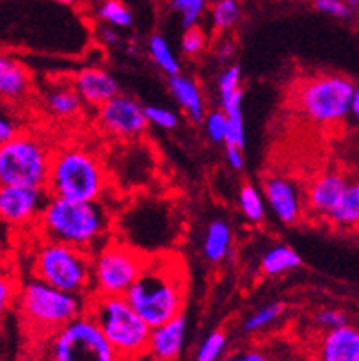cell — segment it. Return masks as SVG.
I'll return each instance as SVG.
<instances>
[{"instance_id":"cell-1","label":"cell","mask_w":359,"mask_h":361,"mask_svg":"<svg viewBox=\"0 0 359 361\" xmlns=\"http://www.w3.org/2000/svg\"><path fill=\"white\" fill-rule=\"evenodd\" d=\"M189 275L178 253H147L145 264L125 299L150 329L183 314Z\"/></svg>"},{"instance_id":"cell-2","label":"cell","mask_w":359,"mask_h":361,"mask_svg":"<svg viewBox=\"0 0 359 361\" xmlns=\"http://www.w3.org/2000/svg\"><path fill=\"white\" fill-rule=\"evenodd\" d=\"M37 224L42 238L75 246L92 255L109 240L110 216L101 200L46 198Z\"/></svg>"},{"instance_id":"cell-3","label":"cell","mask_w":359,"mask_h":361,"mask_svg":"<svg viewBox=\"0 0 359 361\" xmlns=\"http://www.w3.org/2000/svg\"><path fill=\"white\" fill-rule=\"evenodd\" d=\"M109 188V174L94 152L79 145L59 147L54 151L46 180L50 197L68 200H101Z\"/></svg>"},{"instance_id":"cell-4","label":"cell","mask_w":359,"mask_h":361,"mask_svg":"<svg viewBox=\"0 0 359 361\" xmlns=\"http://www.w3.org/2000/svg\"><path fill=\"white\" fill-rule=\"evenodd\" d=\"M85 314L99 326L101 334L121 361H132L147 354L150 326L130 307L125 295L92 292L85 299Z\"/></svg>"},{"instance_id":"cell-5","label":"cell","mask_w":359,"mask_h":361,"mask_svg":"<svg viewBox=\"0 0 359 361\" xmlns=\"http://www.w3.org/2000/svg\"><path fill=\"white\" fill-rule=\"evenodd\" d=\"M35 361H121L85 312L37 338Z\"/></svg>"},{"instance_id":"cell-6","label":"cell","mask_w":359,"mask_h":361,"mask_svg":"<svg viewBox=\"0 0 359 361\" xmlns=\"http://www.w3.org/2000/svg\"><path fill=\"white\" fill-rule=\"evenodd\" d=\"M35 279L63 292L87 298L92 293V255L75 246L41 238L33 252Z\"/></svg>"},{"instance_id":"cell-7","label":"cell","mask_w":359,"mask_h":361,"mask_svg":"<svg viewBox=\"0 0 359 361\" xmlns=\"http://www.w3.org/2000/svg\"><path fill=\"white\" fill-rule=\"evenodd\" d=\"M83 295L57 290L50 284L32 277L20 286L17 293L18 308L26 325L37 336H44L81 316L85 312Z\"/></svg>"},{"instance_id":"cell-8","label":"cell","mask_w":359,"mask_h":361,"mask_svg":"<svg viewBox=\"0 0 359 361\" xmlns=\"http://www.w3.org/2000/svg\"><path fill=\"white\" fill-rule=\"evenodd\" d=\"M355 82L341 73H321L306 79L297 90V110L315 125L343 123L351 116Z\"/></svg>"},{"instance_id":"cell-9","label":"cell","mask_w":359,"mask_h":361,"mask_svg":"<svg viewBox=\"0 0 359 361\" xmlns=\"http://www.w3.org/2000/svg\"><path fill=\"white\" fill-rule=\"evenodd\" d=\"M51 154L44 137L17 133L0 143V183L44 189Z\"/></svg>"},{"instance_id":"cell-10","label":"cell","mask_w":359,"mask_h":361,"mask_svg":"<svg viewBox=\"0 0 359 361\" xmlns=\"http://www.w3.org/2000/svg\"><path fill=\"white\" fill-rule=\"evenodd\" d=\"M147 253L109 238L92 253V292L101 295H125L145 264Z\"/></svg>"},{"instance_id":"cell-11","label":"cell","mask_w":359,"mask_h":361,"mask_svg":"<svg viewBox=\"0 0 359 361\" xmlns=\"http://www.w3.org/2000/svg\"><path fill=\"white\" fill-rule=\"evenodd\" d=\"M97 121L105 133L116 137H138L149 125L143 106L136 99L121 94L97 106Z\"/></svg>"},{"instance_id":"cell-12","label":"cell","mask_w":359,"mask_h":361,"mask_svg":"<svg viewBox=\"0 0 359 361\" xmlns=\"http://www.w3.org/2000/svg\"><path fill=\"white\" fill-rule=\"evenodd\" d=\"M264 197L273 215L282 224H297L305 215V192L299 183L286 174H269L264 178Z\"/></svg>"},{"instance_id":"cell-13","label":"cell","mask_w":359,"mask_h":361,"mask_svg":"<svg viewBox=\"0 0 359 361\" xmlns=\"http://www.w3.org/2000/svg\"><path fill=\"white\" fill-rule=\"evenodd\" d=\"M48 192L42 188L0 183V219L9 224H30L37 220Z\"/></svg>"},{"instance_id":"cell-14","label":"cell","mask_w":359,"mask_h":361,"mask_svg":"<svg viewBox=\"0 0 359 361\" xmlns=\"http://www.w3.org/2000/svg\"><path fill=\"white\" fill-rule=\"evenodd\" d=\"M348 182L351 180L341 171H324L315 176L305 192V211L315 219L327 220Z\"/></svg>"},{"instance_id":"cell-15","label":"cell","mask_w":359,"mask_h":361,"mask_svg":"<svg viewBox=\"0 0 359 361\" xmlns=\"http://www.w3.org/2000/svg\"><path fill=\"white\" fill-rule=\"evenodd\" d=\"M70 82L83 103L90 106H101L119 94V85L114 75L99 66L81 68L70 79Z\"/></svg>"},{"instance_id":"cell-16","label":"cell","mask_w":359,"mask_h":361,"mask_svg":"<svg viewBox=\"0 0 359 361\" xmlns=\"http://www.w3.org/2000/svg\"><path fill=\"white\" fill-rule=\"evenodd\" d=\"M187 334V321L183 314L165 321L164 325L150 329L147 353L158 361H174L183 348Z\"/></svg>"},{"instance_id":"cell-17","label":"cell","mask_w":359,"mask_h":361,"mask_svg":"<svg viewBox=\"0 0 359 361\" xmlns=\"http://www.w3.org/2000/svg\"><path fill=\"white\" fill-rule=\"evenodd\" d=\"M315 361H359V332L348 323L323 332Z\"/></svg>"},{"instance_id":"cell-18","label":"cell","mask_w":359,"mask_h":361,"mask_svg":"<svg viewBox=\"0 0 359 361\" xmlns=\"http://www.w3.org/2000/svg\"><path fill=\"white\" fill-rule=\"evenodd\" d=\"M32 90V73L23 63L0 51V99L20 101Z\"/></svg>"},{"instance_id":"cell-19","label":"cell","mask_w":359,"mask_h":361,"mask_svg":"<svg viewBox=\"0 0 359 361\" xmlns=\"http://www.w3.org/2000/svg\"><path fill=\"white\" fill-rule=\"evenodd\" d=\"M169 90L178 101V105L182 106L187 118L195 121V123H202L204 116L207 114L205 110V101L202 96V90L198 87V82L193 78H187L182 73L176 75H169Z\"/></svg>"},{"instance_id":"cell-20","label":"cell","mask_w":359,"mask_h":361,"mask_svg":"<svg viewBox=\"0 0 359 361\" xmlns=\"http://www.w3.org/2000/svg\"><path fill=\"white\" fill-rule=\"evenodd\" d=\"M44 109L57 119H73L81 112L83 101L73 90L72 82H57L46 90Z\"/></svg>"},{"instance_id":"cell-21","label":"cell","mask_w":359,"mask_h":361,"mask_svg":"<svg viewBox=\"0 0 359 361\" xmlns=\"http://www.w3.org/2000/svg\"><path fill=\"white\" fill-rule=\"evenodd\" d=\"M359 220V185L358 182H348L341 192L336 206L330 209L327 222L339 229H355Z\"/></svg>"},{"instance_id":"cell-22","label":"cell","mask_w":359,"mask_h":361,"mask_svg":"<svg viewBox=\"0 0 359 361\" xmlns=\"http://www.w3.org/2000/svg\"><path fill=\"white\" fill-rule=\"evenodd\" d=\"M233 235L231 228L226 220L217 219L213 220L207 229H205L204 237V255L209 262H222L229 255L231 250Z\"/></svg>"},{"instance_id":"cell-23","label":"cell","mask_w":359,"mask_h":361,"mask_svg":"<svg viewBox=\"0 0 359 361\" xmlns=\"http://www.w3.org/2000/svg\"><path fill=\"white\" fill-rule=\"evenodd\" d=\"M300 264L303 261H300L299 253L286 244H277V246L269 247L260 261V268L266 275H282L296 270Z\"/></svg>"},{"instance_id":"cell-24","label":"cell","mask_w":359,"mask_h":361,"mask_svg":"<svg viewBox=\"0 0 359 361\" xmlns=\"http://www.w3.org/2000/svg\"><path fill=\"white\" fill-rule=\"evenodd\" d=\"M147 48H149V54L152 57V61L167 75H176V73H180V63H178L176 55L173 54L165 37L158 35V33L150 35L149 42H147Z\"/></svg>"},{"instance_id":"cell-25","label":"cell","mask_w":359,"mask_h":361,"mask_svg":"<svg viewBox=\"0 0 359 361\" xmlns=\"http://www.w3.org/2000/svg\"><path fill=\"white\" fill-rule=\"evenodd\" d=\"M238 206H241L242 215L250 220V222H253V224L262 222L264 216H266L262 195L251 183H244L241 191H238Z\"/></svg>"},{"instance_id":"cell-26","label":"cell","mask_w":359,"mask_h":361,"mask_svg":"<svg viewBox=\"0 0 359 361\" xmlns=\"http://www.w3.org/2000/svg\"><path fill=\"white\" fill-rule=\"evenodd\" d=\"M97 15L103 23L114 27H130L132 20H134L130 9L119 0H103L97 9Z\"/></svg>"},{"instance_id":"cell-27","label":"cell","mask_w":359,"mask_h":361,"mask_svg":"<svg viewBox=\"0 0 359 361\" xmlns=\"http://www.w3.org/2000/svg\"><path fill=\"white\" fill-rule=\"evenodd\" d=\"M211 18L217 30L224 32L238 23L241 18V4L238 0H217L211 9Z\"/></svg>"},{"instance_id":"cell-28","label":"cell","mask_w":359,"mask_h":361,"mask_svg":"<svg viewBox=\"0 0 359 361\" xmlns=\"http://www.w3.org/2000/svg\"><path fill=\"white\" fill-rule=\"evenodd\" d=\"M284 314V305L281 302H269V305H264L262 308H259L257 312H253L244 323L245 332H259V330L268 329L272 323L279 319V317Z\"/></svg>"},{"instance_id":"cell-29","label":"cell","mask_w":359,"mask_h":361,"mask_svg":"<svg viewBox=\"0 0 359 361\" xmlns=\"http://www.w3.org/2000/svg\"><path fill=\"white\" fill-rule=\"evenodd\" d=\"M171 6L174 11L182 15L183 27H191L196 26L205 13L207 0H171Z\"/></svg>"},{"instance_id":"cell-30","label":"cell","mask_w":359,"mask_h":361,"mask_svg":"<svg viewBox=\"0 0 359 361\" xmlns=\"http://www.w3.org/2000/svg\"><path fill=\"white\" fill-rule=\"evenodd\" d=\"M226 343H228V338L222 330H214L213 334L204 339V343L198 348L196 361H219L222 357Z\"/></svg>"},{"instance_id":"cell-31","label":"cell","mask_w":359,"mask_h":361,"mask_svg":"<svg viewBox=\"0 0 359 361\" xmlns=\"http://www.w3.org/2000/svg\"><path fill=\"white\" fill-rule=\"evenodd\" d=\"M143 114H145L147 123L164 128V130H173L178 125L176 112H173L171 109H165V106L147 105L143 106Z\"/></svg>"},{"instance_id":"cell-32","label":"cell","mask_w":359,"mask_h":361,"mask_svg":"<svg viewBox=\"0 0 359 361\" xmlns=\"http://www.w3.org/2000/svg\"><path fill=\"white\" fill-rule=\"evenodd\" d=\"M205 133L213 143L226 142V133H228V119L222 110H211L209 114L204 116Z\"/></svg>"},{"instance_id":"cell-33","label":"cell","mask_w":359,"mask_h":361,"mask_svg":"<svg viewBox=\"0 0 359 361\" xmlns=\"http://www.w3.org/2000/svg\"><path fill=\"white\" fill-rule=\"evenodd\" d=\"M17 283L8 271L0 270V319L9 312V308L13 307V302L17 301Z\"/></svg>"},{"instance_id":"cell-34","label":"cell","mask_w":359,"mask_h":361,"mask_svg":"<svg viewBox=\"0 0 359 361\" xmlns=\"http://www.w3.org/2000/svg\"><path fill=\"white\" fill-rule=\"evenodd\" d=\"M205 42H207V37H205L204 30L198 24L185 27V33L182 37V51L187 57H196V55L204 51Z\"/></svg>"},{"instance_id":"cell-35","label":"cell","mask_w":359,"mask_h":361,"mask_svg":"<svg viewBox=\"0 0 359 361\" xmlns=\"http://www.w3.org/2000/svg\"><path fill=\"white\" fill-rule=\"evenodd\" d=\"M315 323L327 332V330H334L339 329V326L348 325L351 321H348L346 312L341 310V308H323V310L317 312Z\"/></svg>"},{"instance_id":"cell-36","label":"cell","mask_w":359,"mask_h":361,"mask_svg":"<svg viewBox=\"0 0 359 361\" xmlns=\"http://www.w3.org/2000/svg\"><path fill=\"white\" fill-rule=\"evenodd\" d=\"M314 6L317 11L330 17L343 18V20H348L352 17V8L345 0H315Z\"/></svg>"},{"instance_id":"cell-37","label":"cell","mask_w":359,"mask_h":361,"mask_svg":"<svg viewBox=\"0 0 359 361\" xmlns=\"http://www.w3.org/2000/svg\"><path fill=\"white\" fill-rule=\"evenodd\" d=\"M219 361H275L268 353H264L257 347H244L237 348V350H231L229 354H226L224 357H220Z\"/></svg>"},{"instance_id":"cell-38","label":"cell","mask_w":359,"mask_h":361,"mask_svg":"<svg viewBox=\"0 0 359 361\" xmlns=\"http://www.w3.org/2000/svg\"><path fill=\"white\" fill-rule=\"evenodd\" d=\"M15 134H17V125H15V121L6 112L0 110V143H4L6 140H9Z\"/></svg>"},{"instance_id":"cell-39","label":"cell","mask_w":359,"mask_h":361,"mask_svg":"<svg viewBox=\"0 0 359 361\" xmlns=\"http://www.w3.org/2000/svg\"><path fill=\"white\" fill-rule=\"evenodd\" d=\"M226 160L235 171H241L244 167V152L238 147L226 145Z\"/></svg>"},{"instance_id":"cell-40","label":"cell","mask_w":359,"mask_h":361,"mask_svg":"<svg viewBox=\"0 0 359 361\" xmlns=\"http://www.w3.org/2000/svg\"><path fill=\"white\" fill-rule=\"evenodd\" d=\"M101 35H103V39H105L107 44H118L119 42V37L118 33L112 30V27H103V32H101Z\"/></svg>"},{"instance_id":"cell-41","label":"cell","mask_w":359,"mask_h":361,"mask_svg":"<svg viewBox=\"0 0 359 361\" xmlns=\"http://www.w3.org/2000/svg\"><path fill=\"white\" fill-rule=\"evenodd\" d=\"M235 54V48H233V44H224L222 48H220L219 50V57H220V61H222V63H226V61H229L231 59V55Z\"/></svg>"},{"instance_id":"cell-42","label":"cell","mask_w":359,"mask_h":361,"mask_svg":"<svg viewBox=\"0 0 359 361\" xmlns=\"http://www.w3.org/2000/svg\"><path fill=\"white\" fill-rule=\"evenodd\" d=\"M358 114H359V92H355L351 103V116L358 118Z\"/></svg>"},{"instance_id":"cell-43","label":"cell","mask_w":359,"mask_h":361,"mask_svg":"<svg viewBox=\"0 0 359 361\" xmlns=\"http://www.w3.org/2000/svg\"><path fill=\"white\" fill-rule=\"evenodd\" d=\"M345 2H346V4H348V6H351L352 9L358 8V4H359V0H345Z\"/></svg>"},{"instance_id":"cell-44","label":"cell","mask_w":359,"mask_h":361,"mask_svg":"<svg viewBox=\"0 0 359 361\" xmlns=\"http://www.w3.org/2000/svg\"><path fill=\"white\" fill-rule=\"evenodd\" d=\"M55 2H59V4L70 6V4H73V2H78V0H55Z\"/></svg>"}]
</instances>
